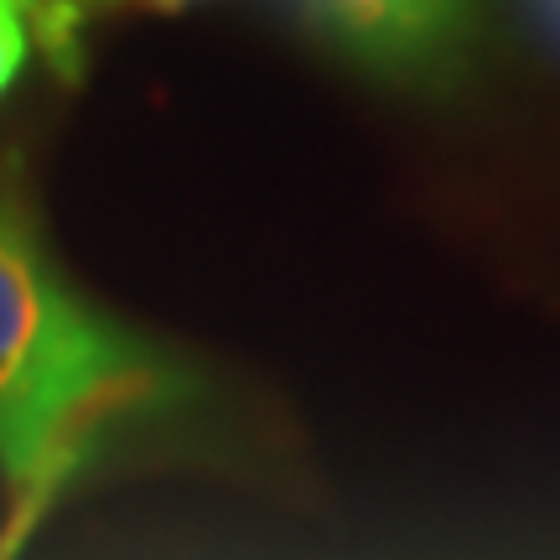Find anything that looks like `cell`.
I'll list each match as a JSON object with an SVG mask.
<instances>
[{"mask_svg":"<svg viewBox=\"0 0 560 560\" xmlns=\"http://www.w3.org/2000/svg\"><path fill=\"white\" fill-rule=\"evenodd\" d=\"M187 395L182 363L68 291L21 202L0 192V560L32 545L130 425Z\"/></svg>","mask_w":560,"mask_h":560,"instance_id":"cell-1","label":"cell"},{"mask_svg":"<svg viewBox=\"0 0 560 560\" xmlns=\"http://www.w3.org/2000/svg\"><path fill=\"white\" fill-rule=\"evenodd\" d=\"M306 16L374 73L436 79L462 58L478 0H296Z\"/></svg>","mask_w":560,"mask_h":560,"instance_id":"cell-2","label":"cell"},{"mask_svg":"<svg viewBox=\"0 0 560 560\" xmlns=\"http://www.w3.org/2000/svg\"><path fill=\"white\" fill-rule=\"evenodd\" d=\"M21 16H32V26H37V42L42 52H47V62L58 68L62 79H79V32H83V16H89V5L83 0H11Z\"/></svg>","mask_w":560,"mask_h":560,"instance_id":"cell-3","label":"cell"},{"mask_svg":"<svg viewBox=\"0 0 560 560\" xmlns=\"http://www.w3.org/2000/svg\"><path fill=\"white\" fill-rule=\"evenodd\" d=\"M21 58H26V26H21V11L11 0H0V94L11 89V79L21 73Z\"/></svg>","mask_w":560,"mask_h":560,"instance_id":"cell-4","label":"cell"},{"mask_svg":"<svg viewBox=\"0 0 560 560\" xmlns=\"http://www.w3.org/2000/svg\"><path fill=\"white\" fill-rule=\"evenodd\" d=\"M83 5H156V11H177V5H198V0H83Z\"/></svg>","mask_w":560,"mask_h":560,"instance_id":"cell-5","label":"cell"},{"mask_svg":"<svg viewBox=\"0 0 560 560\" xmlns=\"http://www.w3.org/2000/svg\"><path fill=\"white\" fill-rule=\"evenodd\" d=\"M550 5H556V11H560V0H550Z\"/></svg>","mask_w":560,"mask_h":560,"instance_id":"cell-6","label":"cell"}]
</instances>
